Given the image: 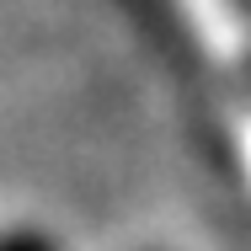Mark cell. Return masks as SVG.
Here are the masks:
<instances>
[{
    "label": "cell",
    "mask_w": 251,
    "mask_h": 251,
    "mask_svg": "<svg viewBox=\"0 0 251 251\" xmlns=\"http://www.w3.org/2000/svg\"><path fill=\"white\" fill-rule=\"evenodd\" d=\"M0 251H59L43 230H0Z\"/></svg>",
    "instance_id": "obj_1"
}]
</instances>
